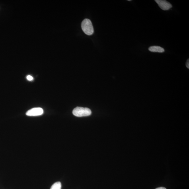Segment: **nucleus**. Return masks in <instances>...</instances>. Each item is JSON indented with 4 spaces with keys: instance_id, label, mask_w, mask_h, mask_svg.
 Segmentation results:
<instances>
[{
    "instance_id": "nucleus-8",
    "label": "nucleus",
    "mask_w": 189,
    "mask_h": 189,
    "mask_svg": "<svg viewBox=\"0 0 189 189\" xmlns=\"http://www.w3.org/2000/svg\"><path fill=\"white\" fill-rule=\"evenodd\" d=\"M186 66L187 68L188 69L189 68V60L188 59V60H187L186 63Z\"/></svg>"
},
{
    "instance_id": "nucleus-2",
    "label": "nucleus",
    "mask_w": 189,
    "mask_h": 189,
    "mask_svg": "<svg viewBox=\"0 0 189 189\" xmlns=\"http://www.w3.org/2000/svg\"><path fill=\"white\" fill-rule=\"evenodd\" d=\"M73 114L78 117H85L90 116L92 112L89 108L77 107L73 110Z\"/></svg>"
},
{
    "instance_id": "nucleus-1",
    "label": "nucleus",
    "mask_w": 189,
    "mask_h": 189,
    "mask_svg": "<svg viewBox=\"0 0 189 189\" xmlns=\"http://www.w3.org/2000/svg\"><path fill=\"white\" fill-rule=\"evenodd\" d=\"M81 28L83 32L88 36L93 34L94 30L92 22L88 19H84L82 22Z\"/></svg>"
},
{
    "instance_id": "nucleus-4",
    "label": "nucleus",
    "mask_w": 189,
    "mask_h": 189,
    "mask_svg": "<svg viewBox=\"0 0 189 189\" xmlns=\"http://www.w3.org/2000/svg\"><path fill=\"white\" fill-rule=\"evenodd\" d=\"M155 1L157 3L159 7L164 11L169 10L172 7L171 4L165 0H155Z\"/></svg>"
},
{
    "instance_id": "nucleus-9",
    "label": "nucleus",
    "mask_w": 189,
    "mask_h": 189,
    "mask_svg": "<svg viewBox=\"0 0 189 189\" xmlns=\"http://www.w3.org/2000/svg\"><path fill=\"white\" fill-rule=\"evenodd\" d=\"M156 189H166L165 188H164V187H160V188H158Z\"/></svg>"
},
{
    "instance_id": "nucleus-10",
    "label": "nucleus",
    "mask_w": 189,
    "mask_h": 189,
    "mask_svg": "<svg viewBox=\"0 0 189 189\" xmlns=\"http://www.w3.org/2000/svg\"><path fill=\"white\" fill-rule=\"evenodd\" d=\"M128 1H131V0H128Z\"/></svg>"
},
{
    "instance_id": "nucleus-5",
    "label": "nucleus",
    "mask_w": 189,
    "mask_h": 189,
    "mask_svg": "<svg viewBox=\"0 0 189 189\" xmlns=\"http://www.w3.org/2000/svg\"><path fill=\"white\" fill-rule=\"evenodd\" d=\"M149 50L153 52L163 53L165 52V50L163 48L159 46L150 47Z\"/></svg>"
},
{
    "instance_id": "nucleus-6",
    "label": "nucleus",
    "mask_w": 189,
    "mask_h": 189,
    "mask_svg": "<svg viewBox=\"0 0 189 189\" xmlns=\"http://www.w3.org/2000/svg\"><path fill=\"white\" fill-rule=\"evenodd\" d=\"M61 183L60 182H57L52 185L50 189H61Z\"/></svg>"
},
{
    "instance_id": "nucleus-3",
    "label": "nucleus",
    "mask_w": 189,
    "mask_h": 189,
    "mask_svg": "<svg viewBox=\"0 0 189 189\" xmlns=\"http://www.w3.org/2000/svg\"><path fill=\"white\" fill-rule=\"evenodd\" d=\"M44 113V110L41 108H33L28 111L26 115L28 116H35L41 115Z\"/></svg>"
},
{
    "instance_id": "nucleus-7",
    "label": "nucleus",
    "mask_w": 189,
    "mask_h": 189,
    "mask_svg": "<svg viewBox=\"0 0 189 189\" xmlns=\"http://www.w3.org/2000/svg\"><path fill=\"white\" fill-rule=\"evenodd\" d=\"M27 79L28 81H31L33 80V78L31 76L29 75L27 77Z\"/></svg>"
}]
</instances>
